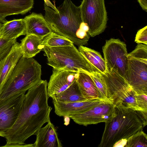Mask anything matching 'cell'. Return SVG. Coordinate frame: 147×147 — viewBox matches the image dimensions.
<instances>
[{
  "instance_id": "d4e9b609",
  "label": "cell",
  "mask_w": 147,
  "mask_h": 147,
  "mask_svg": "<svg viewBox=\"0 0 147 147\" xmlns=\"http://www.w3.org/2000/svg\"><path fill=\"white\" fill-rule=\"evenodd\" d=\"M89 75L94 82L101 98L105 100H109L106 86L100 73L95 72Z\"/></svg>"
},
{
  "instance_id": "cb8c5ba5",
  "label": "cell",
  "mask_w": 147,
  "mask_h": 147,
  "mask_svg": "<svg viewBox=\"0 0 147 147\" xmlns=\"http://www.w3.org/2000/svg\"><path fill=\"white\" fill-rule=\"evenodd\" d=\"M125 147H147L146 134L143 130L137 132L128 138Z\"/></svg>"
},
{
  "instance_id": "3957f363",
  "label": "cell",
  "mask_w": 147,
  "mask_h": 147,
  "mask_svg": "<svg viewBox=\"0 0 147 147\" xmlns=\"http://www.w3.org/2000/svg\"><path fill=\"white\" fill-rule=\"evenodd\" d=\"M44 18L52 32L63 36L77 46L83 45L76 36L82 22L79 6L71 0H64L57 11L45 3Z\"/></svg>"
},
{
  "instance_id": "83f0119b",
  "label": "cell",
  "mask_w": 147,
  "mask_h": 147,
  "mask_svg": "<svg viewBox=\"0 0 147 147\" xmlns=\"http://www.w3.org/2000/svg\"><path fill=\"white\" fill-rule=\"evenodd\" d=\"M147 94H136L135 98L137 106L142 111H147Z\"/></svg>"
},
{
  "instance_id": "52a82bcc",
  "label": "cell",
  "mask_w": 147,
  "mask_h": 147,
  "mask_svg": "<svg viewBox=\"0 0 147 147\" xmlns=\"http://www.w3.org/2000/svg\"><path fill=\"white\" fill-rule=\"evenodd\" d=\"M105 84L107 98L115 105L122 104L127 107L141 110L135 98L136 93L127 82L113 70L100 73Z\"/></svg>"
},
{
  "instance_id": "9c48e42d",
  "label": "cell",
  "mask_w": 147,
  "mask_h": 147,
  "mask_svg": "<svg viewBox=\"0 0 147 147\" xmlns=\"http://www.w3.org/2000/svg\"><path fill=\"white\" fill-rule=\"evenodd\" d=\"M102 49L106 70H113L127 81L128 53L125 43L111 38L106 40Z\"/></svg>"
},
{
  "instance_id": "484cf974",
  "label": "cell",
  "mask_w": 147,
  "mask_h": 147,
  "mask_svg": "<svg viewBox=\"0 0 147 147\" xmlns=\"http://www.w3.org/2000/svg\"><path fill=\"white\" fill-rule=\"evenodd\" d=\"M17 39H7L0 37V61L9 53Z\"/></svg>"
},
{
  "instance_id": "7a4b0ae2",
  "label": "cell",
  "mask_w": 147,
  "mask_h": 147,
  "mask_svg": "<svg viewBox=\"0 0 147 147\" xmlns=\"http://www.w3.org/2000/svg\"><path fill=\"white\" fill-rule=\"evenodd\" d=\"M105 123L99 147H125L128 138L147 124L140 111L122 104L115 106L112 117Z\"/></svg>"
},
{
  "instance_id": "8992f818",
  "label": "cell",
  "mask_w": 147,
  "mask_h": 147,
  "mask_svg": "<svg viewBox=\"0 0 147 147\" xmlns=\"http://www.w3.org/2000/svg\"><path fill=\"white\" fill-rule=\"evenodd\" d=\"M127 57L128 83L136 94H147V45L138 44Z\"/></svg>"
},
{
  "instance_id": "277c9868",
  "label": "cell",
  "mask_w": 147,
  "mask_h": 147,
  "mask_svg": "<svg viewBox=\"0 0 147 147\" xmlns=\"http://www.w3.org/2000/svg\"><path fill=\"white\" fill-rule=\"evenodd\" d=\"M41 65L32 58L22 57L4 86L0 99L27 90L41 80Z\"/></svg>"
},
{
  "instance_id": "5b68a950",
  "label": "cell",
  "mask_w": 147,
  "mask_h": 147,
  "mask_svg": "<svg viewBox=\"0 0 147 147\" xmlns=\"http://www.w3.org/2000/svg\"><path fill=\"white\" fill-rule=\"evenodd\" d=\"M42 51L47 57V64L55 69L89 75L98 72L74 45L53 47L44 46Z\"/></svg>"
},
{
  "instance_id": "f1b7e54d",
  "label": "cell",
  "mask_w": 147,
  "mask_h": 147,
  "mask_svg": "<svg viewBox=\"0 0 147 147\" xmlns=\"http://www.w3.org/2000/svg\"><path fill=\"white\" fill-rule=\"evenodd\" d=\"M143 10L147 12V0H137Z\"/></svg>"
},
{
  "instance_id": "7402d4cb",
  "label": "cell",
  "mask_w": 147,
  "mask_h": 147,
  "mask_svg": "<svg viewBox=\"0 0 147 147\" xmlns=\"http://www.w3.org/2000/svg\"><path fill=\"white\" fill-rule=\"evenodd\" d=\"M52 98L65 103L87 100L82 96L76 80L65 90L55 95Z\"/></svg>"
},
{
  "instance_id": "2e32d148",
  "label": "cell",
  "mask_w": 147,
  "mask_h": 147,
  "mask_svg": "<svg viewBox=\"0 0 147 147\" xmlns=\"http://www.w3.org/2000/svg\"><path fill=\"white\" fill-rule=\"evenodd\" d=\"M34 147H62L56 129L51 121L41 127L36 135Z\"/></svg>"
},
{
  "instance_id": "30bf717a",
  "label": "cell",
  "mask_w": 147,
  "mask_h": 147,
  "mask_svg": "<svg viewBox=\"0 0 147 147\" xmlns=\"http://www.w3.org/2000/svg\"><path fill=\"white\" fill-rule=\"evenodd\" d=\"M26 92L18 93L0 99V136L5 137L7 131L16 122L20 114Z\"/></svg>"
},
{
  "instance_id": "6da1fadb",
  "label": "cell",
  "mask_w": 147,
  "mask_h": 147,
  "mask_svg": "<svg viewBox=\"0 0 147 147\" xmlns=\"http://www.w3.org/2000/svg\"><path fill=\"white\" fill-rule=\"evenodd\" d=\"M47 84L41 80L28 90L17 120L6 134V143L3 147H31V144L24 145L26 140L50 121L52 108L48 104Z\"/></svg>"
},
{
  "instance_id": "5bb4252c",
  "label": "cell",
  "mask_w": 147,
  "mask_h": 147,
  "mask_svg": "<svg viewBox=\"0 0 147 147\" xmlns=\"http://www.w3.org/2000/svg\"><path fill=\"white\" fill-rule=\"evenodd\" d=\"M22 56L20 43L16 42L7 55L0 61V94L16 65Z\"/></svg>"
},
{
  "instance_id": "8fae6325",
  "label": "cell",
  "mask_w": 147,
  "mask_h": 147,
  "mask_svg": "<svg viewBox=\"0 0 147 147\" xmlns=\"http://www.w3.org/2000/svg\"><path fill=\"white\" fill-rule=\"evenodd\" d=\"M115 105L109 100H105L82 113L70 115L76 123L85 126L105 122L113 115Z\"/></svg>"
},
{
  "instance_id": "7c38bea8",
  "label": "cell",
  "mask_w": 147,
  "mask_h": 147,
  "mask_svg": "<svg viewBox=\"0 0 147 147\" xmlns=\"http://www.w3.org/2000/svg\"><path fill=\"white\" fill-rule=\"evenodd\" d=\"M78 75V73L53 68L47 84L49 97L52 98L65 90L77 80Z\"/></svg>"
},
{
  "instance_id": "4316f807",
  "label": "cell",
  "mask_w": 147,
  "mask_h": 147,
  "mask_svg": "<svg viewBox=\"0 0 147 147\" xmlns=\"http://www.w3.org/2000/svg\"><path fill=\"white\" fill-rule=\"evenodd\" d=\"M135 42L138 43H142L147 45V26L140 29L136 35Z\"/></svg>"
},
{
  "instance_id": "d6986e66",
  "label": "cell",
  "mask_w": 147,
  "mask_h": 147,
  "mask_svg": "<svg viewBox=\"0 0 147 147\" xmlns=\"http://www.w3.org/2000/svg\"><path fill=\"white\" fill-rule=\"evenodd\" d=\"M76 81L82 96L86 100L102 99L94 82L89 75L84 73H78Z\"/></svg>"
},
{
  "instance_id": "4fadbf2b",
  "label": "cell",
  "mask_w": 147,
  "mask_h": 147,
  "mask_svg": "<svg viewBox=\"0 0 147 147\" xmlns=\"http://www.w3.org/2000/svg\"><path fill=\"white\" fill-rule=\"evenodd\" d=\"M55 114L60 117H69L84 112L105 100L96 98L84 101L65 103L52 99Z\"/></svg>"
},
{
  "instance_id": "603a6c76",
  "label": "cell",
  "mask_w": 147,
  "mask_h": 147,
  "mask_svg": "<svg viewBox=\"0 0 147 147\" xmlns=\"http://www.w3.org/2000/svg\"><path fill=\"white\" fill-rule=\"evenodd\" d=\"M42 45L53 47L71 46L74 44L68 38L52 32L44 37Z\"/></svg>"
},
{
  "instance_id": "e0dca14e",
  "label": "cell",
  "mask_w": 147,
  "mask_h": 147,
  "mask_svg": "<svg viewBox=\"0 0 147 147\" xmlns=\"http://www.w3.org/2000/svg\"><path fill=\"white\" fill-rule=\"evenodd\" d=\"M34 0H0V15H24L33 8Z\"/></svg>"
},
{
  "instance_id": "ba28073f",
  "label": "cell",
  "mask_w": 147,
  "mask_h": 147,
  "mask_svg": "<svg viewBox=\"0 0 147 147\" xmlns=\"http://www.w3.org/2000/svg\"><path fill=\"white\" fill-rule=\"evenodd\" d=\"M82 22L88 26L91 37L103 32L107 27V12L104 0H83L79 6Z\"/></svg>"
},
{
  "instance_id": "4dcf8cb0",
  "label": "cell",
  "mask_w": 147,
  "mask_h": 147,
  "mask_svg": "<svg viewBox=\"0 0 147 147\" xmlns=\"http://www.w3.org/2000/svg\"><path fill=\"white\" fill-rule=\"evenodd\" d=\"M5 18V17L0 15V23L3 24L6 23L7 21L6 20Z\"/></svg>"
},
{
  "instance_id": "1f68e13d",
  "label": "cell",
  "mask_w": 147,
  "mask_h": 147,
  "mask_svg": "<svg viewBox=\"0 0 147 147\" xmlns=\"http://www.w3.org/2000/svg\"><path fill=\"white\" fill-rule=\"evenodd\" d=\"M3 24L1 23H0V30H1V27L3 25Z\"/></svg>"
},
{
  "instance_id": "9a60e30c",
  "label": "cell",
  "mask_w": 147,
  "mask_h": 147,
  "mask_svg": "<svg viewBox=\"0 0 147 147\" xmlns=\"http://www.w3.org/2000/svg\"><path fill=\"white\" fill-rule=\"evenodd\" d=\"M24 19L26 22V35H34L43 39L52 32L44 17L41 13L32 12Z\"/></svg>"
},
{
  "instance_id": "44dd1931",
  "label": "cell",
  "mask_w": 147,
  "mask_h": 147,
  "mask_svg": "<svg viewBox=\"0 0 147 147\" xmlns=\"http://www.w3.org/2000/svg\"><path fill=\"white\" fill-rule=\"evenodd\" d=\"M78 50L98 72L104 73L106 71L105 61L99 52L83 45L79 46Z\"/></svg>"
},
{
  "instance_id": "ffe728a7",
  "label": "cell",
  "mask_w": 147,
  "mask_h": 147,
  "mask_svg": "<svg viewBox=\"0 0 147 147\" xmlns=\"http://www.w3.org/2000/svg\"><path fill=\"white\" fill-rule=\"evenodd\" d=\"M43 39L33 34L26 35L21 40L20 47L22 56L26 58H32L42 50Z\"/></svg>"
},
{
  "instance_id": "ac0fdd59",
  "label": "cell",
  "mask_w": 147,
  "mask_h": 147,
  "mask_svg": "<svg viewBox=\"0 0 147 147\" xmlns=\"http://www.w3.org/2000/svg\"><path fill=\"white\" fill-rule=\"evenodd\" d=\"M26 35V24L25 19H13L3 24L0 32V37L11 40Z\"/></svg>"
},
{
  "instance_id": "f546056e",
  "label": "cell",
  "mask_w": 147,
  "mask_h": 147,
  "mask_svg": "<svg viewBox=\"0 0 147 147\" xmlns=\"http://www.w3.org/2000/svg\"><path fill=\"white\" fill-rule=\"evenodd\" d=\"M80 28L87 32L89 30V28L88 25L83 22L81 23L80 25Z\"/></svg>"
}]
</instances>
